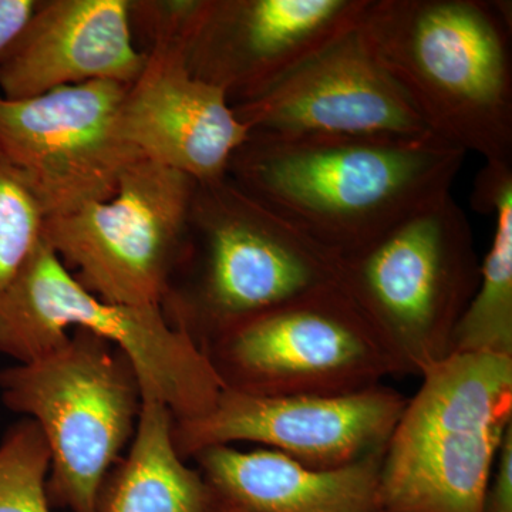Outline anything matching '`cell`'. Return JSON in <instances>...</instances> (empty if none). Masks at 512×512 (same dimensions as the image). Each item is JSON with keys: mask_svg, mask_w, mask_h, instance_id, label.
I'll list each match as a JSON object with an SVG mask.
<instances>
[{"mask_svg": "<svg viewBox=\"0 0 512 512\" xmlns=\"http://www.w3.org/2000/svg\"><path fill=\"white\" fill-rule=\"evenodd\" d=\"M467 153L439 137L251 134L228 178L320 245L357 251L451 192Z\"/></svg>", "mask_w": 512, "mask_h": 512, "instance_id": "cell-1", "label": "cell"}, {"mask_svg": "<svg viewBox=\"0 0 512 512\" xmlns=\"http://www.w3.org/2000/svg\"><path fill=\"white\" fill-rule=\"evenodd\" d=\"M357 32L434 136L512 164L510 2L369 0Z\"/></svg>", "mask_w": 512, "mask_h": 512, "instance_id": "cell-2", "label": "cell"}, {"mask_svg": "<svg viewBox=\"0 0 512 512\" xmlns=\"http://www.w3.org/2000/svg\"><path fill=\"white\" fill-rule=\"evenodd\" d=\"M339 271L340 255L227 175L197 185L177 274L187 279L171 288L161 308L202 349L249 319L339 288Z\"/></svg>", "mask_w": 512, "mask_h": 512, "instance_id": "cell-3", "label": "cell"}, {"mask_svg": "<svg viewBox=\"0 0 512 512\" xmlns=\"http://www.w3.org/2000/svg\"><path fill=\"white\" fill-rule=\"evenodd\" d=\"M420 377L384 448L380 512H484L512 424V356L451 353Z\"/></svg>", "mask_w": 512, "mask_h": 512, "instance_id": "cell-4", "label": "cell"}, {"mask_svg": "<svg viewBox=\"0 0 512 512\" xmlns=\"http://www.w3.org/2000/svg\"><path fill=\"white\" fill-rule=\"evenodd\" d=\"M478 281L473 231L451 192L340 256V292L375 333L396 376H421L451 355Z\"/></svg>", "mask_w": 512, "mask_h": 512, "instance_id": "cell-5", "label": "cell"}, {"mask_svg": "<svg viewBox=\"0 0 512 512\" xmlns=\"http://www.w3.org/2000/svg\"><path fill=\"white\" fill-rule=\"evenodd\" d=\"M84 329L127 357L143 400L164 404L174 420L210 412L224 384L198 343L161 306L97 298L40 239L0 299V353L25 363Z\"/></svg>", "mask_w": 512, "mask_h": 512, "instance_id": "cell-6", "label": "cell"}, {"mask_svg": "<svg viewBox=\"0 0 512 512\" xmlns=\"http://www.w3.org/2000/svg\"><path fill=\"white\" fill-rule=\"evenodd\" d=\"M0 399L45 436L50 503L97 512L143 406L127 357L109 340L73 329L43 355L0 370Z\"/></svg>", "mask_w": 512, "mask_h": 512, "instance_id": "cell-7", "label": "cell"}, {"mask_svg": "<svg viewBox=\"0 0 512 512\" xmlns=\"http://www.w3.org/2000/svg\"><path fill=\"white\" fill-rule=\"evenodd\" d=\"M197 181L147 158L109 200L46 218L42 239L97 298L161 306L188 251Z\"/></svg>", "mask_w": 512, "mask_h": 512, "instance_id": "cell-8", "label": "cell"}, {"mask_svg": "<svg viewBox=\"0 0 512 512\" xmlns=\"http://www.w3.org/2000/svg\"><path fill=\"white\" fill-rule=\"evenodd\" d=\"M202 352L224 389L259 396H343L396 376L339 288L249 319Z\"/></svg>", "mask_w": 512, "mask_h": 512, "instance_id": "cell-9", "label": "cell"}, {"mask_svg": "<svg viewBox=\"0 0 512 512\" xmlns=\"http://www.w3.org/2000/svg\"><path fill=\"white\" fill-rule=\"evenodd\" d=\"M126 92L123 84L97 80L32 99L0 96V157L45 218L109 200L128 165L143 158L121 134Z\"/></svg>", "mask_w": 512, "mask_h": 512, "instance_id": "cell-10", "label": "cell"}, {"mask_svg": "<svg viewBox=\"0 0 512 512\" xmlns=\"http://www.w3.org/2000/svg\"><path fill=\"white\" fill-rule=\"evenodd\" d=\"M407 397L377 384L343 396H259L224 389L210 412L174 420L178 454L235 441L265 444L303 466L332 470L386 448Z\"/></svg>", "mask_w": 512, "mask_h": 512, "instance_id": "cell-11", "label": "cell"}, {"mask_svg": "<svg viewBox=\"0 0 512 512\" xmlns=\"http://www.w3.org/2000/svg\"><path fill=\"white\" fill-rule=\"evenodd\" d=\"M369 0H201L181 49L232 106L261 96L359 26Z\"/></svg>", "mask_w": 512, "mask_h": 512, "instance_id": "cell-12", "label": "cell"}, {"mask_svg": "<svg viewBox=\"0 0 512 512\" xmlns=\"http://www.w3.org/2000/svg\"><path fill=\"white\" fill-rule=\"evenodd\" d=\"M232 109L251 134L434 136L370 55L357 28L261 96Z\"/></svg>", "mask_w": 512, "mask_h": 512, "instance_id": "cell-13", "label": "cell"}, {"mask_svg": "<svg viewBox=\"0 0 512 512\" xmlns=\"http://www.w3.org/2000/svg\"><path fill=\"white\" fill-rule=\"evenodd\" d=\"M144 53L146 66L121 103L124 140L141 157L198 184L227 177L251 136L227 94L188 70L180 46L158 43Z\"/></svg>", "mask_w": 512, "mask_h": 512, "instance_id": "cell-14", "label": "cell"}, {"mask_svg": "<svg viewBox=\"0 0 512 512\" xmlns=\"http://www.w3.org/2000/svg\"><path fill=\"white\" fill-rule=\"evenodd\" d=\"M146 60L134 40L130 0H39L0 57V96L32 99L97 80L128 87Z\"/></svg>", "mask_w": 512, "mask_h": 512, "instance_id": "cell-15", "label": "cell"}, {"mask_svg": "<svg viewBox=\"0 0 512 512\" xmlns=\"http://www.w3.org/2000/svg\"><path fill=\"white\" fill-rule=\"evenodd\" d=\"M384 450L349 466L318 470L274 450L212 446L195 454L221 501L247 512H380Z\"/></svg>", "mask_w": 512, "mask_h": 512, "instance_id": "cell-16", "label": "cell"}, {"mask_svg": "<svg viewBox=\"0 0 512 512\" xmlns=\"http://www.w3.org/2000/svg\"><path fill=\"white\" fill-rule=\"evenodd\" d=\"M173 427L164 404L143 400L130 450L107 477L97 512H211L217 495L178 454Z\"/></svg>", "mask_w": 512, "mask_h": 512, "instance_id": "cell-17", "label": "cell"}, {"mask_svg": "<svg viewBox=\"0 0 512 512\" xmlns=\"http://www.w3.org/2000/svg\"><path fill=\"white\" fill-rule=\"evenodd\" d=\"M471 200L476 210L493 215L495 229L451 353L512 356V164L485 163Z\"/></svg>", "mask_w": 512, "mask_h": 512, "instance_id": "cell-18", "label": "cell"}, {"mask_svg": "<svg viewBox=\"0 0 512 512\" xmlns=\"http://www.w3.org/2000/svg\"><path fill=\"white\" fill-rule=\"evenodd\" d=\"M50 451L35 421H16L0 440V512H52Z\"/></svg>", "mask_w": 512, "mask_h": 512, "instance_id": "cell-19", "label": "cell"}, {"mask_svg": "<svg viewBox=\"0 0 512 512\" xmlns=\"http://www.w3.org/2000/svg\"><path fill=\"white\" fill-rule=\"evenodd\" d=\"M45 220L18 173L0 157V299L42 239Z\"/></svg>", "mask_w": 512, "mask_h": 512, "instance_id": "cell-20", "label": "cell"}, {"mask_svg": "<svg viewBox=\"0 0 512 512\" xmlns=\"http://www.w3.org/2000/svg\"><path fill=\"white\" fill-rule=\"evenodd\" d=\"M484 512H512V424L498 448L485 491Z\"/></svg>", "mask_w": 512, "mask_h": 512, "instance_id": "cell-21", "label": "cell"}, {"mask_svg": "<svg viewBox=\"0 0 512 512\" xmlns=\"http://www.w3.org/2000/svg\"><path fill=\"white\" fill-rule=\"evenodd\" d=\"M39 0H0V57L28 25Z\"/></svg>", "mask_w": 512, "mask_h": 512, "instance_id": "cell-22", "label": "cell"}, {"mask_svg": "<svg viewBox=\"0 0 512 512\" xmlns=\"http://www.w3.org/2000/svg\"><path fill=\"white\" fill-rule=\"evenodd\" d=\"M211 512H247L239 510V508L234 507V505H229L221 501L220 498L217 497V503H215L214 507H212Z\"/></svg>", "mask_w": 512, "mask_h": 512, "instance_id": "cell-23", "label": "cell"}]
</instances>
